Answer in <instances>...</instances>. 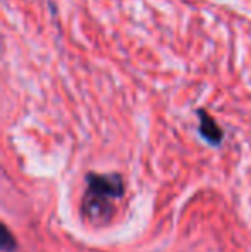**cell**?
Returning a JSON list of instances; mask_svg holds the SVG:
<instances>
[{
    "label": "cell",
    "mask_w": 251,
    "mask_h": 252,
    "mask_svg": "<svg viewBox=\"0 0 251 252\" xmlns=\"http://www.w3.org/2000/svg\"><path fill=\"white\" fill-rule=\"evenodd\" d=\"M14 249H16V240H14V237L10 235L9 228L3 225L2 226V251L3 252H12Z\"/></svg>",
    "instance_id": "3"
},
{
    "label": "cell",
    "mask_w": 251,
    "mask_h": 252,
    "mask_svg": "<svg viewBox=\"0 0 251 252\" xmlns=\"http://www.w3.org/2000/svg\"><path fill=\"white\" fill-rule=\"evenodd\" d=\"M200 132L203 134V137L212 144H218L222 139V130L217 127V124L214 122V119L208 115H205L201 112V124H200Z\"/></svg>",
    "instance_id": "2"
},
{
    "label": "cell",
    "mask_w": 251,
    "mask_h": 252,
    "mask_svg": "<svg viewBox=\"0 0 251 252\" xmlns=\"http://www.w3.org/2000/svg\"><path fill=\"white\" fill-rule=\"evenodd\" d=\"M124 192V184L119 175H88V190L84 194L83 213L93 221H104L110 216V199Z\"/></svg>",
    "instance_id": "1"
}]
</instances>
